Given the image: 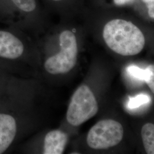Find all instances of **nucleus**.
Wrapping results in <instances>:
<instances>
[{
	"mask_svg": "<svg viewBox=\"0 0 154 154\" xmlns=\"http://www.w3.org/2000/svg\"><path fill=\"white\" fill-rule=\"evenodd\" d=\"M103 37L109 48L123 56L138 54L145 44L141 30L132 22L121 19L107 22L103 29Z\"/></svg>",
	"mask_w": 154,
	"mask_h": 154,
	"instance_id": "f257e3e1",
	"label": "nucleus"
},
{
	"mask_svg": "<svg viewBox=\"0 0 154 154\" xmlns=\"http://www.w3.org/2000/svg\"><path fill=\"white\" fill-rule=\"evenodd\" d=\"M60 51L46 60L45 70L51 74H65L70 72L75 65L78 56V45L74 34L65 30L60 36Z\"/></svg>",
	"mask_w": 154,
	"mask_h": 154,
	"instance_id": "f03ea898",
	"label": "nucleus"
},
{
	"mask_svg": "<svg viewBox=\"0 0 154 154\" xmlns=\"http://www.w3.org/2000/svg\"><path fill=\"white\" fill-rule=\"evenodd\" d=\"M98 111V105L93 93L86 85L77 88L72 96L66 118L74 126H78L92 118Z\"/></svg>",
	"mask_w": 154,
	"mask_h": 154,
	"instance_id": "7ed1b4c3",
	"label": "nucleus"
},
{
	"mask_svg": "<svg viewBox=\"0 0 154 154\" xmlns=\"http://www.w3.org/2000/svg\"><path fill=\"white\" fill-rule=\"evenodd\" d=\"M123 135L124 129L120 123L112 119H105L91 128L88 134L87 143L91 149H109L120 143Z\"/></svg>",
	"mask_w": 154,
	"mask_h": 154,
	"instance_id": "20e7f679",
	"label": "nucleus"
},
{
	"mask_svg": "<svg viewBox=\"0 0 154 154\" xmlns=\"http://www.w3.org/2000/svg\"><path fill=\"white\" fill-rule=\"evenodd\" d=\"M24 52V45L16 35L9 31L0 30V57L16 60Z\"/></svg>",
	"mask_w": 154,
	"mask_h": 154,
	"instance_id": "39448f33",
	"label": "nucleus"
},
{
	"mask_svg": "<svg viewBox=\"0 0 154 154\" xmlns=\"http://www.w3.org/2000/svg\"><path fill=\"white\" fill-rule=\"evenodd\" d=\"M17 125L13 116L0 113V154L5 152L16 136Z\"/></svg>",
	"mask_w": 154,
	"mask_h": 154,
	"instance_id": "423d86ee",
	"label": "nucleus"
},
{
	"mask_svg": "<svg viewBox=\"0 0 154 154\" xmlns=\"http://www.w3.org/2000/svg\"><path fill=\"white\" fill-rule=\"evenodd\" d=\"M35 0H0V17H13L17 13H30L36 9Z\"/></svg>",
	"mask_w": 154,
	"mask_h": 154,
	"instance_id": "0eeeda50",
	"label": "nucleus"
},
{
	"mask_svg": "<svg viewBox=\"0 0 154 154\" xmlns=\"http://www.w3.org/2000/svg\"><path fill=\"white\" fill-rule=\"evenodd\" d=\"M67 139L66 133L59 130H52L48 132L45 137L43 154H63Z\"/></svg>",
	"mask_w": 154,
	"mask_h": 154,
	"instance_id": "6e6552de",
	"label": "nucleus"
},
{
	"mask_svg": "<svg viewBox=\"0 0 154 154\" xmlns=\"http://www.w3.org/2000/svg\"><path fill=\"white\" fill-rule=\"evenodd\" d=\"M143 146L147 154H154V125L152 123H146L141 131Z\"/></svg>",
	"mask_w": 154,
	"mask_h": 154,
	"instance_id": "1a4fd4ad",
	"label": "nucleus"
},
{
	"mask_svg": "<svg viewBox=\"0 0 154 154\" xmlns=\"http://www.w3.org/2000/svg\"><path fill=\"white\" fill-rule=\"evenodd\" d=\"M150 98L146 94H140L135 97H130L128 103V107L130 109L138 108L142 105L147 103Z\"/></svg>",
	"mask_w": 154,
	"mask_h": 154,
	"instance_id": "9d476101",
	"label": "nucleus"
},
{
	"mask_svg": "<svg viewBox=\"0 0 154 154\" xmlns=\"http://www.w3.org/2000/svg\"><path fill=\"white\" fill-rule=\"evenodd\" d=\"M127 71L130 74V75H131L134 78H135L139 80L144 81L146 74L145 69L143 70L135 65H130L127 67Z\"/></svg>",
	"mask_w": 154,
	"mask_h": 154,
	"instance_id": "9b49d317",
	"label": "nucleus"
},
{
	"mask_svg": "<svg viewBox=\"0 0 154 154\" xmlns=\"http://www.w3.org/2000/svg\"><path fill=\"white\" fill-rule=\"evenodd\" d=\"M146 77L144 81L149 86L152 93H154V66L150 65L146 68Z\"/></svg>",
	"mask_w": 154,
	"mask_h": 154,
	"instance_id": "f8f14e48",
	"label": "nucleus"
},
{
	"mask_svg": "<svg viewBox=\"0 0 154 154\" xmlns=\"http://www.w3.org/2000/svg\"><path fill=\"white\" fill-rule=\"evenodd\" d=\"M143 2L146 4L148 8L149 16L151 18H154V0H142Z\"/></svg>",
	"mask_w": 154,
	"mask_h": 154,
	"instance_id": "ddd939ff",
	"label": "nucleus"
},
{
	"mask_svg": "<svg viewBox=\"0 0 154 154\" xmlns=\"http://www.w3.org/2000/svg\"><path fill=\"white\" fill-rule=\"evenodd\" d=\"M116 5L122 6L133 3L135 0H114Z\"/></svg>",
	"mask_w": 154,
	"mask_h": 154,
	"instance_id": "4468645a",
	"label": "nucleus"
},
{
	"mask_svg": "<svg viewBox=\"0 0 154 154\" xmlns=\"http://www.w3.org/2000/svg\"><path fill=\"white\" fill-rule=\"evenodd\" d=\"M52 1H61V0H52Z\"/></svg>",
	"mask_w": 154,
	"mask_h": 154,
	"instance_id": "2eb2a0df",
	"label": "nucleus"
}]
</instances>
